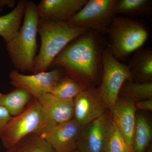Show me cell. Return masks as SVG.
<instances>
[{"label": "cell", "instance_id": "cell-1", "mask_svg": "<svg viewBox=\"0 0 152 152\" xmlns=\"http://www.w3.org/2000/svg\"><path fill=\"white\" fill-rule=\"evenodd\" d=\"M107 46V39L103 35L88 29L68 44L51 66L64 69L68 76L84 89L96 87L101 83L102 57Z\"/></svg>", "mask_w": 152, "mask_h": 152}, {"label": "cell", "instance_id": "cell-2", "mask_svg": "<svg viewBox=\"0 0 152 152\" xmlns=\"http://www.w3.org/2000/svg\"><path fill=\"white\" fill-rule=\"evenodd\" d=\"M88 29L67 21L55 22L39 19L37 33L41 39L33 74L46 72L52 62L67 45Z\"/></svg>", "mask_w": 152, "mask_h": 152}, {"label": "cell", "instance_id": "cell-3", "mask_svg": "<svg viewBox=\"0 0 152 152\" xmlns=\"http://www.w3.org/2000/svg\"><path fill=\"white\" fill-rule=\"evenodd\" d=\"M39 19L37 5L33 1H28L21 27L15 37L6 44L11 62L17 70L33 72L37 56Z\"/></svg>", "mask_w": 152, "mask_h": 152}, {"label": "cell", "instance_id": "cell-4", "mask_svg": "<svg viewBox=\"0 0 152 152\" xmlns=\"http://www.w3.org/2000/svg\"><path fill=\"white\" fill-rule=\"evenodd\" d=\"M107 46L113 56L121 62L141 48L148 40L146 26L139 20L124 16H116L108 31Z\"/></svg>", "mask_w": 152, "mask_h": 152}, {"label": "cell", "instance_id": "cell-5", "mask_svg": "<svg viewBox=\"0 0 152 152\" xmlns=\"http://www.w3.org/2000/svg\"><path fill=\"white\" fill-rule=\"evenodd\" d=\"M45 126L43 114L37 99L33 97L23 111L12 117L0 136L6 149L31 134L40 135Z\"/></svg>", "mask_w": 152, "mask_h": 152}, {"label": "cell", "instance_id": "cell-6", "mask_svg": "<svg viewBox=\"0 0 152 152\" xmlns=\"http://www.w3.org/2000/svg\"><path fill=\"white\" fill-rule=\"evenodd\" d=\"M102 72L100 94L107 110L111 111L126 81L132 80L127 65L117 60L107 47L102 54Z\"/></svg>", "mask_w": 152, "mask_h": 152}, {"label": "cell", "instance_id": "cell-7", "mask_svg": "<svg viewBox=\"0 0 152 152\" xmlns=\"http://www.w3.org/2000/svg\"><path fill=\"white\" fill-rule=\"evenodd\" d=\"M117 0H88L86 4L67 22L105 35L116 16Z\"/></svg>", "mask_w": 152, "mask_h": 152}, {"label": "cell", "instance_id": "cell-8", "mask_svg": "<svg viewBox=\"0 0 152 152\" xmlns=\"http://www.w3.org/2000/svg\"><path fill=\"white\" fill-rule=\"evenodd\" d=\"M61 69L57 67L50 72H42L32 75L20 73L13 70L9 74L11 84L15 88H21L28 91L33 97L50 93L51 90L63 78Z\"/></svg>", "mask_w": 152, "mask_h": 152}, {"label": "cell", "instance_id": "cell-9", "mask_svg": "<svg viewBox=\"0 0 152 152\" xmlns=\"http://www.w3.org/2000/svg\"><path fill=\"white\" fill-rule=\"evenodd\" d=\"M112 121L111 115L106 112L84 126L81 132L77 149L82 152H105Z\"/></svg>", "mask_w": 152, "mask_h": 152}, {"label": "cell", "instance_id": "cell-10", "mask_svg": "<svg viewBox=\"0 0 152 152\" xmlns=\"http://www.w3.org/2000/svg\"><path fill=\"white\" fill-rule=\"evenodd\" d=\"M107 107L99 87L85 89L74 100V118L82 126L106 113Z\"/></svg>", "mask_w": 152, "mask_h": 152}, {"label": "cell", "instance_id": "cell-11", "mask_svg": "<svg viewBox=\"0 0 152 152\" xmlns=\"http://www.w3.org/2000/svg\"><path fill=\"white\" fill-rule=\"evenodd\" d=\"M83 128L73 119L46 129L40 135L51 146L55 152H70L77 149Z\"/></svg>", "mask_w": 152, "mask_h": 152}, {"label": "cell", "instance_id": "cell-12", "mask_svg": "<svg viewBox=\"0 0 152 152\" xmlns=\"http://www.w3.org/2000/svg\"><path fill=\"white\" fill-rule=\"evenodd\" d=\"M36 98L43 114L45 126L42 132L74 118V100L63 99L49 93L42 94Z\"/></svg>", "mask_w": 152, "mask_h": 152}, {"label": "cell", "instance_id": "cell-13", "mask_svg": "<svg viewBox=\"0 0 152 152\" xmlns=\"http://www.w3.org/2000/svg\"><path fill=\"white\" fill-rule=\"evenodd\" d=\"M135 102L129 98L119 96L110 112L113 121L125 141L132 148L137 116Z\"/></svg>", "mask_w": 152, "mask_h": 152}, {"label": "cell", "instance_id": "cell-14", "mask_svg": "<svg viewBox=\"0 0 152 152\" xmlns=\"http://www.w3.org/2000/svg\"><path fill=\"white\" fill-rule=\"evenodd\" d=\"M88 0H42L37 5L39 19L66 22L83 7Z\"/></svg>", "mask_w": 152, "mask_h": 152}, {"label": "cell", "instance_id": "cell-15", "mask_svg": "<svg viewBox=\"0 0 152 152\" xmlns=\"http://www.w3.org/2000/svg\"><path fill=\"white\" fill-rule=\"evenodd\" d=\"M127 66L133 81L152 82V48H142L137 50L131 57Z\"/></svg>", "mask_w": 152, "mask_h": 152}, {"label": "cell", "instance_id": "cell-16", "mask_svg": "<svg viewBox=\"0 0 152 152\" xmlns=\"http://www.w3.org/2000/svg\"><path fill=\"white\" fill-rule=\"evenodd\" d=\"M28 1L20 0L8 14L0 16V36L7 44L18 32Z\"/></svg>", "mask_w": 152, "mask_h": 152}, {"label": "cell", "instance_id": "cell-17", "mask_svg": "<svg viewBox=\"0 0 152 152\" xmlns=\"http://www.w3.org/2000/svg\"><path fill=\"white\" fill-rule=\"evenodd\" d=\"M33 98L28 91L16 88L8 94L0 93V106L5 108L12 117L15 116L24 110Z\"/></svg>", "mask_w": 152, "mask_h": 152}, {"label": "cell", "instance_id": "cell-18", "mask_svg": "<svg viewBox=\"0 0 152 152\" xmlns=\"http://www.w3.org/2000/svg\"><path fill=\"white\" fill-rule=\"evenodd\" d=\"M115 13L134 18L139 17H148L152 12L151 0H117Z\"/></svg>", "mask_w": 152, "mask_h": 152}, {"label": "cell", "instance_id": "cell-19", "mask_svg": "<svg viewBox=\"0 0 152 152\" xmlns=\"http://www.w3.org/2000/svg\"><path fill=\"white\" fill-rule=\"evenodd\" d=\"M152 138L151 127L143 115L136 116L132 148L134 152H145Z\"/></svg>", "mask_w": 152, "mask_h": 152}, {"label": "cell", "instance_id": "cell-20", "mask_svg": "<svg viewBox=\"0 0 152 152\" xmlns=\"http://www.w3.org/2000/svg\"><path fill=\"white\" fill-rule=\"evenodd\" d=\"M5 152H55L51 146L40 135H28L13 145L6 149Z\"/></svg>", "mask_w": 152, "mask_h": 152}, {"label": "cell", "instance_id": "cell-21", "mask_svg": "<svg viewBox=\"0 0 152 152\" xmlns=\"http://www.w3.org/2000/svg\"><path fill=\"white\" fill-rule=\"evenodd\" d=\"M119 96L129 98L135 102L152 99V83L126 81L121 88Z\"/></svg>", "mask_w": 152, "mask_h": 152}, {"label": "cell", "instance_id": "cell-22", "mask_svg": "<svg viewBox=\"0 0 152 152\" xmlns=\"http://www.w3.org/2000/svg\"><path fill=\"white\" fill-rule=\"evenodd\" d=\"M84 89L77 82L67 76L64 77L49 93L63 99L74 100Z\"/></svg>", "mask_w": 152, "mask_h": 152}, {"label": "cell", "instance_id": "cell-23", "mask_svg": "<svg viewBox=\"0 0 152 152\" xmlns=\"http://www.w3.org/2000/svg\"><path fill=\"white\" fill-rule=\"evenodd\" d=\"M105 152H134L125 141L113 119L108 135Z\"/></svg>", "mask_w": 152, "mask_h": 152}, {"label": "cell", "instance_id": "cell-24", "mask_svg": "<svg viewBox=\"0 0 152 152\" xmlns=\"http://www.w3.org/2000/svg\"><path fill=\"white\" fill-rule=\"evenodd\" d=\"M12 117L5 108L0 106V136Z\"/></svg>", "mask_w": 152, "mask_h": 152}, {"label": "cell", "instance_id": "cell-25", "mask_svg": "<svg viewBox=\"0 0 152 152\" xmlns=\"http://www.w3.org/2000/svg\"><path fill=\"white\" fill-rule=\"evenodd\" d=\"M135 105L136 108L143 110H152V99H148L144 100L135 102Z\"/></svg>", "mask_w": 152, "mask_h": 152}, {"label": "cell", "instance_id": "cell-26", "mask_svg": "<svg viewBox=\"0 0 152 152\" xmlns=\"http://www.w3.org/2000/svg\"><path fill=\"white\" fill-rule=\"evenodd\" d=\"M16 1L14 0H0V6L2 7L7 6L9 7L13 8L16 4Z\"/></svg>", "mask_w": 152, "mask_h": 152}, {"label": "cell", "instance_id": "cell-27", "mask_svg": "<svg viewBox=\"0 0 152 152\" xmlns=\"http://www.w3.org/2000/svg\"><path fill=\"white\" fill-rule=\"evenodd\" d=\"M70 152H82L81 151H80V150H78V149H76L74 150V151H71Z\"/></svg>", "mask_w": 152, "mask_h": 152}, {"label": "cell", "instance_id": "cell-28", "mask_svg": "<svg viewBox=\"0 0 152 152\" xmlns=\"http://www.w3.org/2000/svg\"><path fill=\"white\" fill-rule=\"evenodd\" d=\"M148 152H152V147H150L149 148L148 150Z\"/></svg>", "mask_w": 152, "mask_h": 152}, {"label": "cell", "instance_id": "cell-29", "mask_svg": "<svg viewBox=\"0 0 152 152\" xmlns=\"http://www.w3.org/2000/svg\"><path fill=\"white\" fill-rule=\"evenodd\" d=\"M3 9V7L0 6V13H1V12L2 11Z\"/></svg>", "mask_w": 152, "mask_h": 152}]
</instances>
